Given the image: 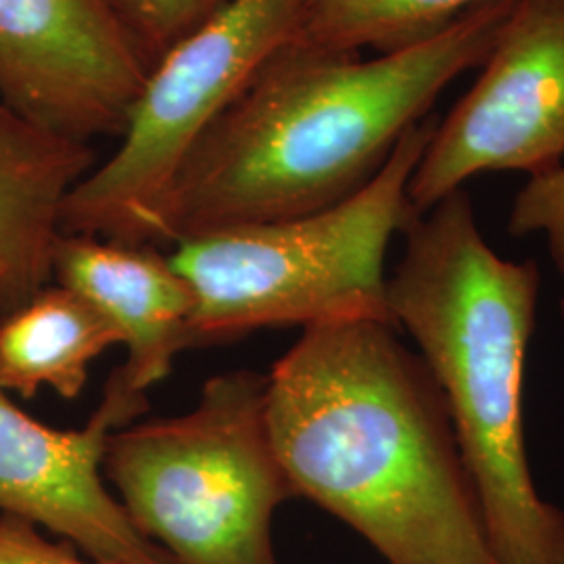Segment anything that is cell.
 Instances as JSON below:
<instances>
[{
	"mask_svg": "<svg viewBox=\"0 0 564 564\" xmlns=\"http://www.w3.org/2000/svg\"><path fill=\"white\" fill-rule=\"evenodd\" d=\"M395 324L305 328L265 375V416L295 491L389 564H498L449 408Z\"/></svg>",
	"mask_w": 564,
	"mask_h": 564,
	"instance_id": "obj_1",
	"label": "cell"
},
{
	"mask_svg": "<svg viewBox=\"0 0 564 564\" xmlns=\"http://www.w3.org/2000/svg\"><path fill=\"white\" fill-rule=\"evenodd\" d=\"M494 0H303L291 44L316 53H389L440 34Z\"/></svg>",
	"mask_w": 564,
	"mask_h": 564,
	"instance_id": "obj_13",
	"label": "cell"
},
{
	"mask_svg": "<svg viewBox=\"0 0 564 564\" xmlns=\"http://www.w3.org/2000/svg\"><path fill=\"white\" fill-rule=\"evenodd\" d=\"M0 564H113L80 558L65 545L53 544L39 527L0 514Z\"/></svg>",
	"mask_w": 564,
	"mask_h": 564,
	"instance_id": "obj_16",
	"label": "cell"
},
{
	"mask_svg": "<svg viewBox=\"0 0 564 564\" xmlns=\"http://www.w3.org/2000/svg\"><path fill=\"white\" fill-rule=\"evenodd\" d=\"M265 387L260 372H223L205 381L193 410L109 437L105 477L174 563L279 564L272 521L295 491L270 437Z\"/></svg>",
	"mask_w": 564,
	"mask_h": 564,
	"instance_id": "obj_5",
	"label": "cell"
},
{
	"mask_svg": "<svg viewBox=\"0 0 564 564\" xmlns=\"http://www.w3.org/2000/svg\"><path fill=\"white\" fill-rule=\"evenodd\" d=\"M517 0H494L389 53L286 42L182 165L160 247L328 209L372 181L445 88L481 67Z\"/></svg>",
	"mask_w": 564,
	"mask_h": 564,
	"instance_id": "obj_2",
	"label": "cell"
},
{
	"mask_svg": "<svg viewBox=\"0 0 564 564\" xmlns=\"http://www.w3.org/2000/svg\"><path fill=\"white\" fill-rule=\"evenodd\" d=\"M226 2L228 0H121V7L149 59L155 63Z\"/></svg>",
	"mask_w": 564,
	"mask_h": 564,
	"instance_id": "obj_15",
	"label": "cell"
},
{
	"mask_svg": "<svg viewBox=\"0 0 564 564\" xmlns=\"http://www.w3.org/2000/svg\"><path fill=\"white\" fill-rule=\"evenodd\" d=\"M53 281L88 300L116 326L128 349L121 377L139 393L162 383L182 351L197 347L193 286L155 245L61 235Z\"/></svg>",
	"mask_w": 564,
	"mask_h": 564,
	"instance_id": "obj_10",
	"label": "cell"
},
{
	"mask_svg": "<svg viewBox=\"0 0 564 564\" xmlns=\"http://www.w3.org/2000/svg\"><path fill=\"white\" fill-rule=\"evenodd\" d=\"M437 121L429 116L408 130L381 172L328 209L172 245L170 262L195 293L197 347L263 328L395 324L387 305L384 260L391 239L414 216L408 182Z\"/></svg>",
	"mask_w": 564,
	"mask_h": 564,
	"instance_id": "obj_4",
	"label": "cell"
},
{
	"mask_svg": "<svg viewBox=\"0 0 564 564\" xmlns=\"http://www.w3.org/2000/svg\"><path fill=\"white\" fill-rule=\"evenodd\" d=\"M95 165L90 142L57 134L0 99V314L53 281L65 203Z\"/></svg>",
	"mask_w": 564,
	"mask_h": 564,
	"instance_id": "obj_11",
	"label": "cell"
},
{
	"mask_svg": "<svg viewBox=\"0 0 564 564\" xmlns=\"http://www.w3.org/2000/svg\"><path fill=\"white\" fill-rule=\"evenodd\" d=\"M508 232L519 239L544 237L554 268L564 279V160L524 182L512 202Z\"/></svg>",
	"mask_w": 564,
	"mask_h": 564,
	"instance_id": "obj_14",
	"label": "cell"
},
{
	"mask_svg": "<svg viewBox=\"0 0 564 564\" xmlns=\"http://www.w3.org/2000/svg\"><path fill=\"white\" fill-rule=\"evenodd\" d=\"M147 410V393L130 389L120 368L76 431L36 421L0 389V514L44 527L102 563L176 564L142 535L102 481L109 437Z\"/></svg>",
	"mask_w": 564,
	"mask_h": 564,
	"instance_id": "obj_9",
	"label": "cell"
},
{
	"mask_svg": "<svg viewBox=\"0 0 564 564\" xmlns=\"http://www.w3.org/2000/svg\"><path fill=\"white\" fill-rule=\"evenodd\" d=\"M564 160V0H517L481 76L437 121L408 182L424 214L489 172L552 170Z\"/></svg>",
	"mask_w": 564,
	"mask_h": 564,
	"instance_id": "obj_7",
	"label": "cell"
},
{
	"mask_svg": "<svg viewBox=\"0 0 564 564\" xmlns=\"http://www.w3.org/2000/svg\"><path fill=\"white\" fill-rule=\"evenodd\" d=\"M121 345L120 333L78 293L48 284L32 300L0 314V389L32 400L48 387L78 400L88 368Z\"/></svg>",
	"mask_w": 564,
	"mask_h": 564,
	"instance_id": "obj_12",
	"label": "cell"
},
{
	"mask_svg": "<svg viewBox=\"0 0 564 564\" xmlns=\"http://www.w3.org/2000/svg\"><path fill=\"white\" fill-rule=\"evenodd\" d=\"M151 65L121 0H0V99L67 139H120Z\"/></svg>",
	"mask_w": 564,
	"mask_h": 564,
	"instance_id": "obj_8",
	"label": "cell"
},
{
	"mask_svg": "<svg viewBox=\"0 0 564 564\" xmlns=\"http://www.w3.org/2000/svg\"><path fill=\"white\" fill-rule=\"evenodd\" d=\"M303 0H228L167 48L151 72L116 153L74 188L63 235L160 247L163 205L203 137L286 42Z\"/></svg>",
	"mask_w": 564,
	"mask_h": 564,
	"instance_id": "obj_6",
	"label": "cell"
},
{
	"mask_svg": "<svg viewBox=\"0 0 564 564\" xmlns=\"http://www.w3.org/2000/svg\"><path fill=\"white\" fill-rule=\"evenodd\" d=\"M561 310H563V318H564V297H563V302H561Z\"/></svg>",
	"mask_w": 564,
	"mask_h": 564,
	"instance_id": "obj_17",
	"label": "cell"
},
{
	"mask_svg": "<svg viewBox=\"0 0 564 564\" xmlns=\"http://www.w3.org/2000/svg\"><path fill=\"white\" fill-rule=\"evenodd\" d=\"M387 305L444 393L498 564H564V512L527 460L523 372L540 268L485 241L470 195L449 193L402 230Z\"/></svg>",
	"mask_w": 564,
	"mask_h": 564,
	"instance_id": "obj_3",
	"label": "cell"
}]
</instances>
